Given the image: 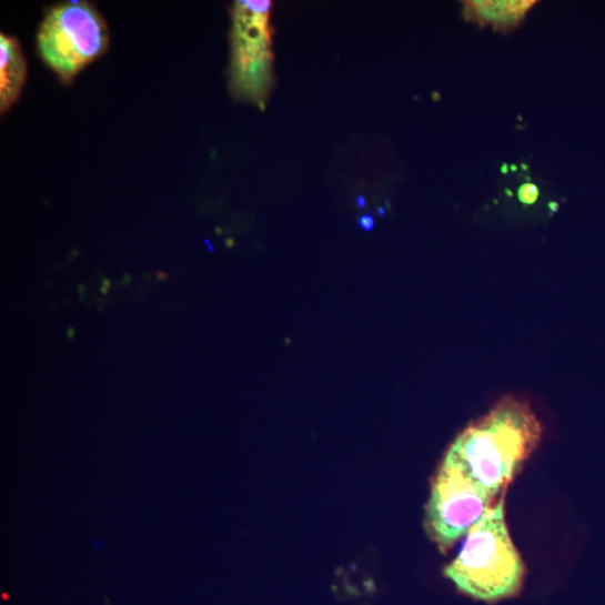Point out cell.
Masks as SVG:
<instances>
[{
	"label": "cell",
	"instance_id": "cell-1",
	"mask_svg": "<svg viewBox=\"0 0 605 605\" xmlns=\"http://www.w3.org/2000/svg\"><path fill=\"white\" fill-rule=\"evenodd\" d=\"M543 427L528 403L507 397L468 425L443 462L496 498L537 447Z\"/></svg>",
	"mask_w": 605,
	"mask_h": 605
},
{
	"label": "cell",
	"instance_id": "cell-2",
	"mask_svg": "<svg viewBox=\"0 0 605 605\" xmlns=\"http://www.w3.org/2000/svg\"><path fill=\"white\" fill-rule=\"evenodd\" d=\"M524 574L506 524L504 498L467 533L457 557L445 568L458 591L486 602L515 595Z\"/></svg>",
	"mask_w": 605,
	"mask_h": 605
},
{
	"label": "cell",
	"instance_id": "cell-3",
	"mask_svg": "<svg viewBox=\"0 0 605 605\" xmlns=\"http://www.w3.org/2000/svg\"><path fill=\"white\" fill-rule=\"evenodd\" d=\"M108 43L104 20L85 2L51 8L38 34L43 61L67 83L102 56Z\"/></svg>",
	"mask_w": 605,
	"mask_h": 605
},
{
	"label": "cell",
	"instance_id": "cell-4",
	"mask_svg": "<svg viewBox=\"0 0 605 605\" xmlns=\"http://www.w3.org/2000/svg\"><path fill=\"white\" fill-rule=\"evenodd\" d=\"M494 501L460 468L442 462L427 506L431 537L442 549H448L492 510Z\"/></svg>",
	"mask_w": 605,
	"mask_h": 605
},
{
	"label": "cell",
	"instance_id": "cell-5",
	"mask_svg": "<svg viewBox=\"0 0 605 605\" xmlns=\"http://www.w3.org/2000/svg\"><path fill=\"white\" fill-rule=\"evenodd\" d=\"M232 30V88L239 97L260 100L269 85L268 16L254 11L249 0L235 4Z\"/></svg>",
	"mask_w": 605,
	"mask_h": 605
},
{
	"label": "cell",
	"instance_id": "cell-6",
	"mask_svg": "<svg viewBox=\"0 0 605 605\" xmlns=\"http://www.w3.org/2000/svg\"><path fill=\"white\" fill-rule=\"evenodd\" d=\"M28 67L17 39L0 36V108L6 112L19 99Z\"/></svg>",
	"mask_w": 605,
	"mask_h": 605
},
{
	"label": "cell",
	"instance_id": "cell-7",
	"mask_svg": "<svg viewBox=\"0 0 605 605\" xmlns=\"http://www.w3.org/2000/svg\"><path fill=\"white\" fill-rule=\"evenodd\" d=\"M536 6L535 0L523 2H465L464 17L481 27L494 26L496 31L503 32L517 28L530 10Z\"/></svg>",
	"mask_w": 605,
	"mask_h": 605
},
{
	"label": "cell",
	"instance_id": "cell-8",
	"mask_svg": "<svg viewBox=\"0 0 605 605\" xmlns=\"http://www.w3.org/2000/svg\"><path fill=\"white\" fill-rule=\"evenodd\" d=\"M540 198V190L533 183H525L518 190V199L524 204H534Z\"/></svg>",
	"mask_w": 605,
	"mask_h": 605
},
{
	"label": "cell",
	"instance_id": "cell-9",
	"mask_svg": "<svg viewBox=\"0 0 605 605\" xmlns=\"http://www.w3.org/2000/svg\"><path fill=\"white\" fill-rule=\"evenodd\" d=\"M360 224L362 228H365L367 230L372 229L374 225V220L371 215L362 216L360 220Z\"/></svg>",
	"mask_w": 605,
	"mask_h": 605
},
{
	"label": "cell",
	"instance_id": "cell-10",
	"mask_svg": "<svg viewBox=\"0 0 605 605\" xmlns=\"http://www.w3.org/2000/svg\"><path fill=\"white\" fill-rule=\"evenodd\" d=\"M74 335H75V330H74V327H72V326L69 327L68 331H67V336H68V339L72 340V339L74 337Z\"/></svg>",
	"mask_w": 605,
	"mask_h": 605
},
{
	"label": "cell",
	"instance_id": "cell-11",
	"mask_svg": "<svg viewBox=\"0 0 605 605\" xmlns=\"http://www.w3.org/2000/svg\"><path fill=\"white\" fill-rule=\"evenodd\" d=\"M357 205H359V208L365 206L366 205V199L363 198V196H359L357 198Z\"/></svg>",
	"mask_w": 605,
	"mask_h": 605
},
{
	"label": "cell",
	"instance_id": "cell-12",
	"mask_svg": "<svg viewBox=\"0 0 605 605\" xmlns=\"http://www.w3.org/2000/svg\"><path fill=\"white\" fill-rule=\"evenodd\" d=\"M157 279H159L160 281H167L169 279V275L165 273L159 272L157 274Z\"/></svg>",
	"mask_w": 605,
	"mask_h": 605
},
{
	"label": "cell",
	"instance_id": "cell-13",
	"mask_svg": "<svg viewBox=\"0 0 605 605\" xmlns=\"http://www.w3.org/2000/svg\"><path fill=\"white\" fill-rule=\"evenodd\" d=\"M102 286L107 288V289H110L111 288V282L108 280V279H102Z\"/></svg>",
	"mask_w": 605,
	"mask_h": 605
},
{
	"label": "cell",
	"instance_id": "cell-14",
	"mask_svg": "<svg viewBox=\"0 0 605 605\" xmlns=\"http://www.w3.org/2000/svg\"><path fill=\"white\" fill-rule=\"evenodd\" d=\"M108 291H109V289H107V288H104V286L101 285L100 292H101L102 295H107V294H108Z\"/></svg>",
	"mask_w": 605,
	"mask_h": 605
},
{
	"label": "cell",
	"instance_id": "cell-15",
	"mask_svg": "<svg viewBox=\"0 0 605 605\" xmlns=\"http://www.w3.org/2000/svg\"><path fill=\"white\" fill-rule=\"evenodd\" d=\"M551 208L553 209V211H555L558 209V205L556 203H551Z\"/></svg>",
	"mask_w": 605,
	"mask_h": 605
}]
</instances>
